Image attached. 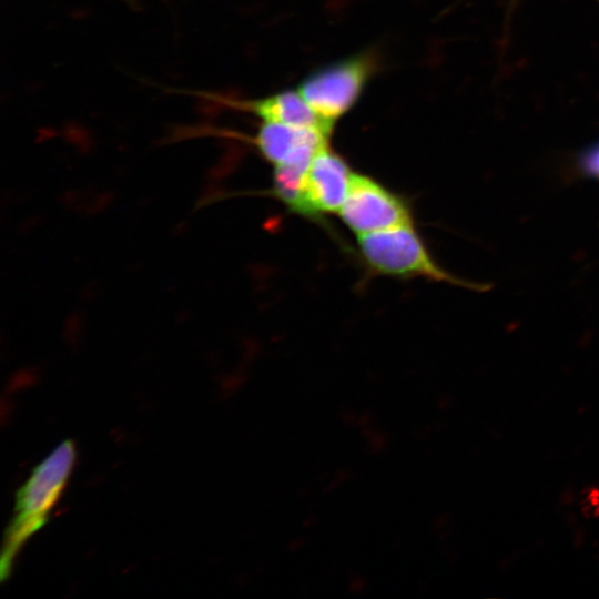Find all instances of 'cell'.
Here are the masks:
<instances>
[{
    "mask_svg": "<svg viewBox=\"0 0 599 599\" xmlns=\"http://www.w3.org/2000/svg\"><path fill=\"white\" fill-rule=\"evenodd\" d=\"M246 110L266 122H278L297 128L315 129L326 134L333 124L321 118L301 93L284 91L265 99L243 102Z\"/></svg>",
    "mask_w": 599,
    "mask_h": 599,
    "instance_id": "obj_7",
    "label": "cell"
},
{
    "mask_svg": "<svg viewBox=\"0 0 599 599\" xmlns=\"http://www.w3.org/2000/svg\"><path fill=\"white\" fill-rule=\"evenodd\" d=\"M77 458L72 440L59 444L32 470L17 491L14 515L6 530L0 576L4 581L11 573L17 555L26 541L48 520L50 511L62 495Z\"/></svg>",
    "mask_w": 599,
    "mask_h": 599,
    "instance_id": "obj_1",
    "label": "cell"
},
{
    "mask_svg": "<svg viewBox=\"0 0 599 599\" xmlns=\"http://www.w3.org/2000/svg\"><path fill=\"white\" fill-rule=\"evenodd\" d=\"M585 531L582 529H577L573 537V546L580 548L585 541Z\"/></svg>",
    "mask_w": 599,
    "mask_h": 599,
    "instance_id": "obj_11",
    "label": "cell"
},
{
    "mask_svg": "<svg viewBox=\"0 0 599 599\" xmlns=\"http://www.w3.org/2000/svg\"><path fill=\"white\" fill-rule=\"evenodd\" d=\"M561 500L565 504H570L572 501V493L570 490L564 491L561 495Z\"/></svg>",
    "mask_w": 599,
    "mask_h": 599,
    "instance_id": "obj_12",
    "label": "cell"
},
{
    "mask_svg": "<svg viewBox=\"0 0 599 599\" xmlns=\"http://www.w3.org/2000/svg\"><path fill=\"white\" fill-rule=\"evenodd\" d=\"M358 246L367 265L380 274L425 276L467 287H480L461 282L440 268L412 224L359 235Z\"/></svg>",
    "mask_w": 599,
    "mask_h": 599,
    "instance_id": "obj_2",
    "label": "cell"
},
{
    "mask_svg": "<svg viewBox=\"0 0 599 599\" xmlns=\"http://www.w3.org/2000/svg\"><path fill=\"white\" fill-rule=\"evenodd\" d=\"M583 498L580 501V509L586 518L599 517V489L588 488L582 493Z\"/></svg>",
    "mask_w": 599,
    "mask_h": 599,
    "instance_id": "obj_10",
    "label": "cell"
},
{
    "mask_svg": "<svg viewBox=\"0 0 599 599\" xmlns=\"http://www.w3.org/2000/svg\"><path fill=\"white\" fill-rule=\"evenodd\" d=\"M312 161H293L276 164L274 193L288 209L304 215V180Z\"/></svg>",
    "mask_w": 599,
    "mask_h": 599,
    "instance_id": "obj_8",
    "label": "cell"
},
{
    "mask_svg": "<svg viewBox=\"0 0 599 599\" xmlns=\"http://www.w3.org/2000/svg\"><path fill=\"white\" fill-rule=\"evenodd\" d=\"M328 134L278 122H264L254 142L261 154L273 164L313 156L327 145Z\"/></svg>",
    "mask_w": 599,
    "mask_h": 599,
    "instance_id": "obj_6",
    "label": "cell"
},
{
    "mask_svg": "<svg viewBox=\"0 0 599 599\" xmlns=\"http://www.w3.org/2000/svg\"><path fill=\"white\" fill-rule=\"evenodd\" d=\"M353 172L327 145L313 158L304 180V215L338 212L349 190Z\"/></svg>",
    "mask_w": 599,
    "mask_h": 599,
    "instance_id": "obj_5",
    "label": "cell"
},
{
    "mask_svg": "<svg viewBox=\"0 0 599 599\" xmlns=\"http://www.w3.org/2000/svg\"><path fill=\"white\" fill-rule=\"evenodd\" d=\"M579 163L583 173L599 179V142L582 153Z\"/></svg>",
    "mask_w": 599,
    "mask_h": 599,
    "instance_id": "obj_9",
    "label": "cell"
},
{
    "mask_svg": "<svg viewBox=\"0 0 599 599\" xmlns=\"http://www.w3.org/2000/svg\"><path fill=\"white\" fill-rule=\"evenodd\" d=\"M374 68L369 54L345 59L308 75L300 93L321 118L334 125L357 101Z\"/></svg>",
    "mask_w": 599,
    "mask_h": 599,
    "instance_id": "obj_3",
    "label": "cell"
},
{
    "mask_svg": "<svg viewBox=\"0 0 599 599\" xmlns=\"http://www.w3.org/2000/svg\"><path fill=\"white\" fill-rule=\"evenodd\" d=\"M338 213L357 235L412 224L404 200L379 182L355 173Z\"/></svg>",
    "mask_w": 599,
    "mask_h": 599,
    "instance_id": "obj_4",
    "label": "cell"
}]
</instances>
